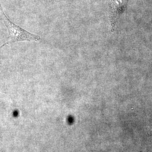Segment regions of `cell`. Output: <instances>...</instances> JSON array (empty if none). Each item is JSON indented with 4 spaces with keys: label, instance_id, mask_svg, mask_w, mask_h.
Here are the masks:
<instances>
[{
    "label": "cell",
    "instance_id": "obj_1",
    "mask_svg": "<svg viewBox=\"0 0 152 152\" xmlns=\"http://www.w3.org/2000/svg\"><path fill=\"white\" fill-rule=\"evenodd\" d=\"M0 18L7 27L8 32L9 40L7 44L20 41H38L41 39V38L39 36L28 32L11 21L4 13L1 2Z\"/></svg>",
    "mask_w": 152,
    "mask_h": 152
},
{
    "label": "cell",
    "instance_id": "obj_2",
    "mask_svg": "<svg viewBox=\"0 0 152 152\" xmlns=\"http://www.w3.org/2000/svg\"><path fill=\"white\" fill-rule=\"evenodd\" d=\"M110 7V19L112 31H113L118 18L125 10L127 3L124 0H108Z\"/></svg>",
    "mask_w": 152,
    "mask_h": 152
}]
</instances>
